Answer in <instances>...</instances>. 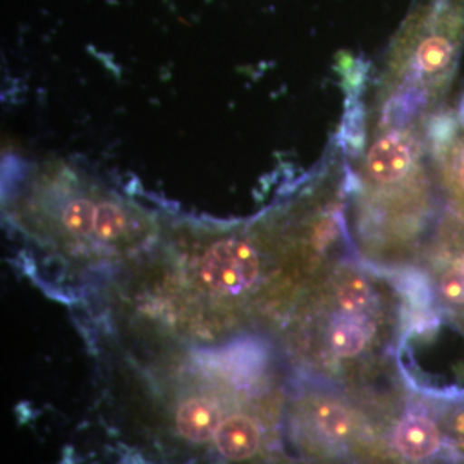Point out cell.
<instances>
[{"instance_id":"obj_5","label":"cell","mask_w":464,"mask_h":464,"mask_svg":"<svg viewBox=\"0 0 464 464\" xmlns=\"http://www.w3.org/2000/svg\"><path fill=\"white\" fill-rule=\"evenodd\" d=\"M214 440L222 458L241 463L251 459L262 448V430L248 415H231L224 418Z\"/></svg>"},{"instance_id":"obj_3","label":"cell","mask_w":464,"mask_h":464,"mask_svg":"<svg viewBox=\"0 0 464 464\" xmlns=\"http://www.w3.org/2000/svg\"><path fill=\"white\" fill-rule=\"evenodd\" d=\"M411 166V147L401 133L377 140L366 153V176L377 184L398 183Z\"/></svg>"},{"instance_id":"obj_4","label":"cell","mask_w":464,"mask_h":464,"mask_svg":"<svg viewBox=\"0 0 464 464\" xmlns=\"http://www.w3.org/2000/svg\"><path fill=\"white\" fill-rule=\"evenodd\" d=\"M224 421V410L216 398L189 396L176 411V430L189 442L201 444L216 439Z\"/></svg>"},{"instance_id":"obj_12","label":"cell","mask_w":464,"mask_h":464,"mask_svg":"<svg viewBox=\"0 0 464 464\" xmlns=\"http://www.w3.org/2000/svg\"><path fill=\"white\" fill-rule=\"evenodd\" d=\"M456 178H458V183L461 184V188L464 189V155L456 166Z\"/></svg>"},{"instance_id":"obj_13","label":"cell","mask_w":464,"mask_h":464,"mask_svg":"<svg viewBox=\"0 0 464 464\" xmlns=\"http://www.w3.org/2000/svg\"><path fill=\"white\" fill-rule=\"evenodd\" d=\"M463 270H464V256H463Z\"/></svg>"},{"instance_id":"obj_7","label":"cell","mask_w":464,"mask_h":464,"mask_svg":"<svg viewBox=\"0 0 464 464\" xmlns=\"http://www.w3.org/2000/svg\"><path fill=\"white\" fill-rule=\"evenodd\" d=\"M366 314L339 308V314L332 318L329 344L337 356L353 358L365 349L372 335V324Z\"/></svg>"},{"instance_id":"obj_11","label":"cell","mask_w":464,"mask_h":464,"mask_svg":"<svg viewBox=\"0 0 464 464\" xmlns=\"http://www.w3.org/2000/svg\"><path fill=\"white\" fill-rule=\"evenodd\" d=\"M442 295L449 299L450 303H464V270H449L448 274L442 277L440 282Z\"/></svg>"},{"instance_id":"obj_2","label":"cell","mask_w":464,"mask_h":464,"mask_svg":"<svg viewBox=\"0 0 464 464\" xmlns=\"http://www.w3.org/2000/svg\"><path fill=\"white\" fill-rule=\"evenodd\" d=\"M193 248L189 279L212 298H241L255 291L268 266L270 216L256 226L205 232Z\"/></svg>"},{"instance_id":"obj_9","label":"cell","mask_w":464,"mask_h":464,"mask_svg":"<svg viewBox=\"0 0 464 464\" xmlns=\"http://www.w3.org/2000/svg\"><path fill=\"white\" fill-rule=\"evenodd\" d=\"M337 306L346 312H368L372 303H373V291L370 282L360 277L353 276L346 281L341 282L337 287Z\"/></svg>"},{"instance_id":"obj_6","label":"cell","mask_w":464,"mask_h":464,"mask_svg":"<svg viewBox=\"0 0 464 464\" xmlns=\"http://www.w3.org/2000/svg\"><path fill=\"white\" fill-rule=\"evenodd\" d=\"M394 446L406 459L421 461L440 449V431L425 416H406L394 431Z\"/></svg>"},{"instance_id":"obj_10","label":"cell","mask_w":464,"mask_h":464,"mask_svg":"<svg viewBox=\"0 0 464 464\" xmlns=\"http://www.w3.org/2000/svg\"><path fill=\"white\" fill-rule=\"evenodd\" d=\"M452 44L446 36L427 38L416 52V63L423 72H439L452 61Z\"/></svg>"},{"instance_id":"obj_1","label":"cell","mask_w":464,"mask_h":464,"mask_svg":"<svg viewBox=\"0 0 464 464\" xmlns=\"http://www.w3.org/2000/svg\"><path fill=\"white\" fill-rule=\"evenodd\" d=\"M11 217L30 239L71 256L124 255L157 232L143 207L64 164L40 167Z\"/></svg>"},{"instance_id":"obj_8","label":"cell","mask_w":464,"mask_h":464,"mask_svg":"<svg viewBox=\"0 0 464 464\" xmlns=\"http://www.w3.org/2000/svg\"><path fill=\"white\" fill-rule=\"evenodd\" d=\"M316 429L334 442H341L351 437L353 420L348 411L337 402L324 401L318 402L314 411Z\"/></svg>"}]
</instances>
